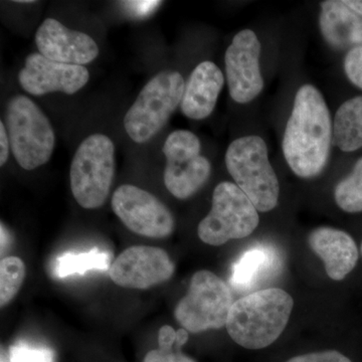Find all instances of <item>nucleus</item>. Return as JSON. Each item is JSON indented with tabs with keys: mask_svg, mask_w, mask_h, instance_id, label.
Instances as JSON below:
<instances>
[{
	"mask_svg": "<svg viewBox=\"0 0 362 362\" xmlns=\"http://www.w3.org/2000/svg\"><path fill=\"white\" fill-rule=\"evenodd\" d=\"M223 84L225 77L221 69L213 62H202L185 83L181 112L194 120L207 118L214 110Z\"/></svg>",
	"mask_w": 362,
	"mask_h": 362,
	"instance_id": "dca6fc26",
	"label": "nucleus"
},
{
	"mask_svg": "<svg viewBox=\"0 0 362 362\" xmlns=\"http://www.w3.org/2000/svg\"><path fill=\"white\" fill-rule=\"evenodd\" d=\"M89 78V71L84 66L58 63L40 52L30 54L18 74L21 88L33 96L54 92L73 95L84 88Z\"/></svg>",
	"mask_w": 362,
	"mask_h": 362,
	"instance_id": "ddd939ff",
	"label": "nucleus"
},
{
	"mask_svg": "<svg viewBox=\"0 0 362 362\" xmlns=\"http://www.w3.org/2000/svg\"><path fill=\"white\" fill-rule=\"evenodd\" d=\"M112 209L131 232L164 239L173 233L175 218L165 204L146 190L135 185L119 187L112 197Z\"/></svg>",
	"mask_w": 362,
	"mask_h": 362,
	"instance_id": "9d476101",
	"label": "nucleus"
},
{
	"mask_svg": "<svg viewBox=\"0 0 362 362\" xmlns=\"http://www.w3.org/2000/svg\"><path fill=\"white\" fill-rule=\"evenodd\" d=\"M185 82L175 71H162L144 86L125 117L124 127L136 143L149 141L181 104Z\"/></svg>",
	"mask_w": 362,
	"mask_h": 362,
	"instance_id": "423d86ee",
	"label": "nucleus"
},
{
	"mask_svg": "<svg viewBox=\"0 0 362 362\" xmlns=\"http://www.w3.org/2000/svg\"><path fill=\"white\" fill-rule=\"evenodd\" d=\"M112 255L99 249L86 252H66L54 259V275L58 278L84 275L90 271H109L112 265Z\"/></svg>",
	"mask_w": 362,
	"mask_h": 362,
	"instance_id": "aec40b11",
	"label": "nucleus"
},
{
	"mask_svg": "<svg viewBox=\"0 0 362 362\" xmlns=\"http://www.w3.org/2000/svg\"><path fill=\"white\" fill-rule=\"evenodd\" d=\"M129 13L138 18H145L160 6L162 1H125L121 2Z\"/></svg>",
	"mask_w": 362,
	"mask_h": 362,
	"instance_id": "bb28decb",
	"label": "nucleus"
},
{
	"mask_svg": "<svg viewBox=\"0 0 362 362\" xmlns=\"http://www.w3.org/2000/svg\"><path fill=\"white\" fill-rule=\"evenodd\" d=\"M115 176V146L108 136L93 134L78 147L70 169L76 202L87 209L103 206Z\"/></svg>",
	"mask_w": 362,
	"mask_h": 362,
	"instance_id": "39448f33",
	"label": "nucleus"
},
{
	"mask_svg": "<svg viewBox=\"0 0 362 362\" xmlns=\"http://www.w3.org/2000/svg\"><path fill=\"white\" fill-rule=\"evenodd\" d=\"M164 185L173 197L187 199L197 194L209 180L211 162L201 156V141L190 131L176 130L166 138Z\"/></svg>",
	"mask_w": 362,
	"mask_h": 362,
	"instance_id": "1a4fd4ad",
	"label": "nucleus"
},
{
	"mask_svg": "<svg viewBox=\"0 0 362 362\" xmlns=\"http://www.w3.org/2000/svg\"><path fill=\"white\" fill-rule=\"evenodd\" d=\"M233 304L230 288L213 272H197L175 309L176 321L188 332L226 327Z\"/></svg>",
	"mask_w": 362,
	"mask_h": 362,
	"instance_id": "0eeeda50",
	"label": "nucleus"
},
{
	"mask_svg": "<svg viewBox=\"0 0 362 362\" xmlns=\"http://www.w3.org/2000/svg\"><path fill=\"white\" fill-rule=\"evenodd\" d=\"M228 173L261 213L278 206L280 185L269 161L268 148L259 136H246L230 143L226 153Z\"/></svg>",
	"mask_w": 362,
	"mask_h": 362,
	"instance_id": "7ed1b4c3",
	"label": "nucleus"
},
{
	"mask_svg": "<svg viewBox=\"0 0 362 362\" xmlns=\"http://www.w3.org/2000/svg\"><path fill=\"white\" fill-rule=\"evenodd\" d=\"M344 71L352 84L362 90V45L352 47L344 59Z\"/></svg>",
	"mask_w": 362,
	"mask_h": 362,
	"instance_id": "393cba45",
	"label": "nucleus"
},
{
	"mask_svg": "<svg viewBox=\"0 0 362 362\" xmlns=\"http://www.w3.org/2000/svg\"><path fill=\"white\" fill-rule=\"evenodd\" d=\"M1 252H4V250H6L7 245H8L9 242V233L7 232L6 228H4V223H1Z\"/></svg>",
	"mask_w": 362,
	"mask_h": 362,
	"instance_id": "c756f323",
	"label": "nucleus"
},
{
	"mask_svg": "<svg viewBox=\"0 0 362 362\" xmlns=\"http://www.w3.org/2000/svg\"><path fill=\"white\" fill-rule=\"evenodd\" d=\"M343 2L357 16H362V0H344Z\"/></svg>",
	"mask_w": 362,
	"mask_h": 362,
	"instance_id": "c85d7f7f",
	"label": "nucleus"
},
{
	"mask_svg": "<svg viewBox=\"0 0 362 362\" xmlns=\"http://www.w3.org/2000/svg\"><path fill=\"white\" fill-rule=\"evenodd\" d=\"M6 127L14 158L25 170L45 165L54 152V131L30 98L18 95L7 103Z\"/></svg>",
	"mask_w": 362,
	"mask_h": 362,
	"instance_id": "20e7f679",
	"label": "nucleus"
},
{
	"mask_svg": "<svg viewBox=\"0 0 362 362\" xmlns=\"http://www.w3.org/2000/svg\"><path fill=\"white\" fill-rule=\"evenodd\" d=\"M9 142L8 134L4 123L0 122V165L4 166L6 163L7 159L9 156Z\"/></svg>",
	"mask_w": 362,
	"mask_h": 362,
	"instance_id": "cd10ccee",
	"label": "nucleus"
},
{
	"mask_svg": "<svg viewBox=\"0 0 362 362\" xmlns=\"http://www.w3.org/2000/svg\"><path fill=\"white\" fill-rule=\"evenodd\" d=\"M282 259L275 247L257 245L247 249L233 265L230 285L239 291H249L277 275Z\"/></svg>",
	"mask_w": 362,
	"mask_h": 362,
	"instance_id": "a211bd4d",
	"label": "nucleus"
},
{
	"mask_svg": "<svg viewBox=\"0 0 362 362\" xmlns=\"http://www.w3.org/2000/svg\"><path fill=\"white\" fill-rule=\"evenodd\" d=\"M334 197L337 206L346 213L362 211V157L357 160L351 175L338 183Z\"/></svg>",
	"mask_w": 362,
	"mask_h": 362,
	"instance_id": "4be33fe9",
	"label": "nucleus"
},
{
	"mask_svg": "<svg viewBox=\"0 0 362 362\" xmlns=\"http://www.w3.org/2000/svg\"><path fill=\"white\" fill-rule=\"evenodd\" d=\"M188 337L185 328L175 331L171 326H162L158 332V349L147 352L142 362H197L181 351Z\"/></svg>",
	"mask_w": 362,
	"mask_h": 362,
	"instance_id": "412c9836",
	"label": "nucleus"
},
{
	"mask_svg": "<svg viewBox=\"0 0 362 362\" xmlns=\"http://www.w3.org/2000/svg\"><path fill=\"white\" fill-rule=\"evenodd\" d=\"M320 25L324 40L337 49L362 45V18L339 0L321 4Z\"/></svg>",
	"mask_w": 362,
	"mask_h": 362,
	"instance_id": "f3484780",
	"label": "nucleus"
},
{
	"mask_svg": "<svg viewBox=\"0 0 362 362\" xmlns=\"http://www.w3.org/2000/svg\"><path fill=\"white\" fill-rule=\"evenodd\" d=\"M11 362H54V352L44 346L18 343L9 349Z\"/></svg>",
	"mask_w": 362,
	"mask_h": 362,
	"instance_id": "b1692460",
	"label": "nucleus"
},
{
	"mask_svg": "<svg viewBox=\"0 0 362 362\" xmlns=\"http://www.w3.org/2000/svg\"><path fill=\"white\" fill-rule=\"evenodd\" d=\"M332 141L333 125L322 94L314 86H302L283 138L288 165L299 177L318 176L327 165Z\"/></svg>",
	"mask_w": 362,
	"mask_h": 362,
	"instance_id": "f257e3e1",
	"label": "nucleus"
},
{
	"mask_svg": "<svg viewBox=\"0 0 362 362\" xmlns=\"http://www.w3.org/2000/svg\"><path fill=\"white\" fill-rule=\"evenodd\" d=\"M294 300L279 288L259 290L233 302L226 330L247 349H262L276 341L291 316Z\"/></svg>",
	"mask_w": 362,
	"mask_h": 362,
	"instance_id": "f03ea898",
	"label": "nucleus"
},
{
	"mask_svg": "<svg viewBox=\"0 0 362 362\" xmlns=\"http://www.w3.org/2000/svg\"><path fill=\"white\" fill-rule=\"evenodd\" d=\"M16 2H18V4H33L35 1H30V0H20V1Z\"/></svg>",
	"mask_w": 362,
	"mask_h": 362,
	"instance_id": "7c9ffc66",
	"label": "nucleus"
},
{
	"mask_svg": "<svg viewBox=\"0 0 362 362\" xmlns=\"http://www.w3.org/2000/svg\"><path fill=\"white\" fill-rule=\"evenodd\" d=\"M309 246L322 259L330 279L341 281L356 268L358 249L349 233L337 228L322 226L308 238Z\"/></svg>",
	"mask_w": 362,
	"mask_h": 362,
	"instance_id": "2eb2a0df",
	"label": "nucleus"
},
{
	"mask_svg": "<svg viewBox=\"0 0 362 362\" xmlns=\"http://www.w3.org/2000/svg\"><path fill=\"white\" fill-rule=\"evenodd\" d=\"M258 209L235 183L221 182L214 188L211 209L199 223L197 235L211 246L249 237L258 228Z\"/></svg>",
	"mask_w": 362,
	"mask_h": 362,
	"instance_id": "6e6552de",
	"label": "nucleus"
},
{
	"mask_svg": "<svg viewBox=\"0 0 362 362\" xmlns=\"http://www.w3.org/2000/svg\"><path fill=\"white\" fill-rule=\"evenodd\" d=\"M35 42L45 58L68 65L84 66L99 54V47L90 35L71 30L54 18H47L37 28Z\"/></svg>",
	"mask_w": 362,
	"mask_h": 362,
	"instance_id": "4468645a",
	"label": "nucleus"
},
{
	"mask_svg": "<svg viewBox=\"0 0 362 362\" xmlns=\"http://www.w3.org/2000/svg\"><path fill=\"white\" fill-rule=\"evenodd\" d=\"M286 362H352L349 357L343 356L335 350L327 351L312 352V354H303L293 357Z\"/></svg>",
	"mask_w": 362,
	"mask_h": 362,
	"instance_id": "a878e982",
	"label": "nucleus"
},
{
	"mask_svg": "<svg viewBox=\"0 0 362 362\" xmlns=\"http://www.w3.org/2000/svg\"><path fill=\"white\" fill-rule=\"evenodd\" d=\"M259 56L261 42L251 30L237 33L226 49V81L230 97L237 103H250L263 90Z\"/></svg>",
	"mask_w": 362,
	"mask_h": 362,
	"instance_id": "f8f14e48",
	"label": "nucleus"
},
{
	"mask_svg": "<svg viewBox=\"0 0 362 362\" xmlns=\"http://www.w3.org/2000/svg\"><path fill=\"white\" fill-rule=\"evenodd\" d=\"M26 275L23 259L6 257L0 263V305L6 306L20 292Z\"/></svg>",
	"mask_w": 362,
	"mask_h": 362,
	"instance_id": "5701e85b",
	"label": "nucleus"
},
{
	"mask_svg": "<svg viewBox=\"0 0 362 362\" xmlns=\"http://www.w3.org/2000/svg\"><path fill=\"white\" fill-rule=\"evenodd\" d=\"M333 143L344 152L362 147V96L344 102L339 107L333 124Z\"/></svg>",
	"mask_w": 362,
	"mask_h": 362,
	"instance_id": "6ab92c4d",
	"label": "nucleus"
},
{
	"mask_svg": "<svg viewBox=\"0 0 362 362\" xmlns=\"http://www.w3.org/2000/svg\"><path fill=\"white\" fill-rule=\"evenodd\" d=\"M361 254H362V244H361Z\"/></svg>",
	"mask_w": 362,
	"mask_h": 362,
	"instance_id": "2f4dec72",
	"label": "nucleus"
},
{
	"mask_svg": "<svg viewBox=\"0 0 362 362\" xmlns=\"http://www.w3.org/2000/svg\"><path fill=\"white\" fill-rule=\"evenodd\" d=\"M175 271L173 259L160 247L133 246L117 257L109 276L120 287L146 290L168 281Z\"/></svg>",
	"mask_w": 362,
	"mask_h": 362,
	"instance_id": "9b49d317",
	"label": "nucleus"
}]
</instances>
